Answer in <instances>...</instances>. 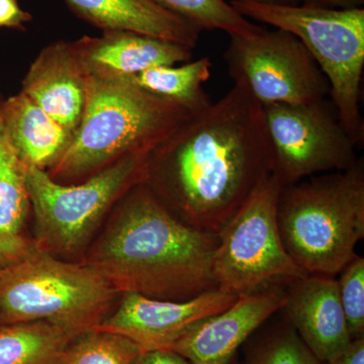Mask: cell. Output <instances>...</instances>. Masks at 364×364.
Masks as SVG:
<instances>
[{
  "label": "cell",
  "instance_id": "cell-1",
  "mask_svg": "<svg viewBox=\"0 0 364 364\" xmlns=\"http://www.w3.org/2000/svg\"><path fill=\"white\" fill-rule=\"evenodd\" d=\"M272 171L263 107L234 85L150 151L143 184L184 224L219 235Z\"/></svg>",
  "mask_w": 364,
  "mask_h": 364
},
{
  "label": "cell",
  "instance_id": "cell-2",
  "mask_svg": "<svg viewBox=\"0 0 364 364\" xmlns=\"http://www.w3.org/2000/svg\"><path fill=\"white\" fill-rule=\"evenodd\" d=\"M218 243L219 235L184 224L141 183L83 264L117 294L186 301L218 289L213 275Z\"/></svg>",
  "mask_w": 364,
  "mask_h": 364
},
{
  "label": "cell",
  "instance_id": "cell-3",
  "mask_svg": "<svg viewBox=\"0 0 364 364\" xmlns=\"http://www.w3.org/2000/svg\"><path fill=\"white\" fill-rule=\"evenodd\" d=\"M280 237L308 274L334 277L358 256L364 237V163L282 186L277 203Z\"/></svg>",
  "mask_w": 364,
  "mask_h": 364
},
{
  "label": "cell",
  "instance_id": "cell-4",
  "mask_svg": "<svg viewBox=\"0 0 364 364\" xmlns=\"http://www.w3.org/2000/svg\"><path fill=\"white\" fill-rule=\"evenodd\" d=\"M191 116L123 77L88 73L80 124L49 176L57 181L97 173L126 155L152 150Z\"/></svg>",
  "mask_w": 364,
  "mask_h": 364
},
{
  "label": "cell",
  "instance_id": "cell-5",
  "mask_svg": "<svg viewBox=\"0 0 364 364\" xmlns=\"http://www.w3.org/2000/svg\"><path fill=\"white\" fill-rule=\"evenodd\" d=\"M244 18L293 33L306 48L330 86L333 107L356 147L364 141L361 82L364 67V9L275 6L232 0Z\"/></svg>",
  "mask_w": 364,
  "mask_h": 364
},
{
  "label": "cell",
  "instance_id": "cell-6",
  "mask_svg": "<svg viewBox=\"0 0 364 364\" xmlns=\"http://www.w3.org/2000/svg\"><path fill=\"white\" fill-rule=\"evenodd\" d=\"M116 294L92 268L36 245L23 259L0 268V325L41 321L77 337L107 317Z\"/></svg>",
  "mask_w": 364,
  "mask_h": 364
},
{
  "label": "cell",
  "instance_id": "cell-7",
  "mask_svg": "<svg viewBox=\"0 0 364 364\" xmlns=\"http://www.w3.org/2000/svg\"><path fill=\"white\" fill-rule=\"evenodd\" d=\"M150 151L131 153L79 186H63L45 170L23 164L36 219L35 243L51 254L72 255L87 243L112 203L143 183Z\"/></svg>",
  "mask_w": 364,
  "mask_h": 364
},
{
  "label": "cell",
  "instance_id": "cell-8",
  "mask_svg": "<svg viewBox=\"0 0 364 364\" xmlns=\"http://www.w3.org/2000/svg\"><path fill=\"white\" fill-rule=\"evenodd\" d=\"M280 186L270 176L219 234L213 258L218 289L240 296L305 277L287 252L277 224Z\"/></svg>",
  "mask_w": 364,
  "mask_h": 364
},
{
  "label": "cell",
  "instance_id": "cell-9",
  "mask_svg": "<svg viewBox=\"0 0 364 364\" xmlns=\"http://www.w3.org/2000/svg\"><path fill=\"white\" fill-rule=\"evenodd\" d=\"M224 57L234 85L262 107L312 104L330 93L327 78L305 45L280 28L231 37Z\"/></svg>",
  "mask_w": 364,
  "mask_h": 364
},
{
  "label": "cell",
  "instance_id": "cell-10",
  "mask_svg": "<svg viewBox=\"0 0 364 364\" xmlns=\"http://www.w3.org/2000/svg\"><path fill=\"white\" fill-rule=\"evenodd\" d=\"M263 111L272 148V174L280 186L344 171L358 161L356 146L325 100L268 105Z\"/></svg>",
  "mask_w": 364,
  "mask_h": 364
},
{
  "label": "cell",
  "instance_id": "cell-11",
  "mask_svg": "<svg viewBox=\"0 0 364 364\" xmlns=\"http://www.w3.org/2000/svg\"><path fill=\"white\" fill-rule=\"evenodd\" d=\"M238 296L220 289L186 301L124 294L116 312L95 329L116 333L135 342L143 352L171 351L177 339L198 321L226 310Z\"/></svg>",
  "mask_w": 364,
  "mask_h": 364
},
{
  "label": "cell",
  "instance_id": "cell-12",
  "mask_svg": "<svg viewBox=\"0 0 364 364\" xmlns=\"http://www.w3.org/2000/svg\"><path fill=\"white\" fill-rule=\"evenodd\" d=\"M286 299V286L238 296L233 305L189 327L171 351L191 364H229L239 347Z\"/></svg>",
  "mask_w": 364,
  "mask_h": 364
},
{
  "label": "cell",
  "instance_id": "cell-13",
  "mask_svg": "<svg viewBox=\"0 0 364 364\" xmlns=\"http://www.w3.org/2000/svg\"><path fill=\"white\" fill-rule=\"evenodd\" d=\"M280 310L314 355L328 363L351 344L334 277L306 274L286 284Z\"/></svg>",
  "mask_w": 364,
  "mask_h": 364
},
{
  "label": "cell",
  "instance_id": "cell-14",
  "mask_svg": "<svg viewBox=\"0 0 364 364\" xmlns=\"http://www.w3.org/2000/svg\"><path fill=\"white\" fill-rule=\"evenodd\" d=\"M88 72L72 43L45 48L23 82V92L57 123L74 134L87 98Z\"/></svg>",
  "mask_w": 364,
  "mask_h": 364
},
{
  "label": "cell",
  "instance_id": "cell-15",
  "mask_svg": "<svg viewBox=\"0 0 364 364\" xmlns=\"http://www.w3.org/2000/svg\"><path fill=\"white\" fill-rule=\"evenodd\" d=\"M72 46L88 73L111 77L186 63L193 57L186 46L123 31L105 32L100 38L85 37Z\"/></svg>",
  "mask_w": 364,
  "mask_h": 364
},
{
  "label": "cell",
  "instance_id": "cell-16",
  "mask_svg": "<svg viewBox=\"0 0 364 364\" xmlns=\"http://www.w3.org/2000/svg\"><path fill=\"white\" fill-rule=\"evenodd\" d=\"M73 13L104 32H132L193 49L202 30L153 0H65Z\"/></svg>",
  "mask_w": 364,
  "mask_h": 364
},
{
  "label": "cell",
  "instance_id": "cell-17",
  "mask_svg": "<svg viewBox=\"0 0 364 364\" xmlns=\"http://www.w3.org/2000/svg\"><path fill=\"white\" fill-rule=\"evenodd\" d=\"M1 114L9 140L23 164L43 170L54 166L73 138L71 131L23 91L1 102Z\"/></svg>",
  "mask_w": 364,
  "mask_h": 364
},
{
  "label": "cell",
  "instance_id": "cell-18",
  "mask_svg": "<svg viewBox=\"0 0 364 364\" xmlns=\"http://www.w3.org/2000/svg\"><path fill=\"white\" fill-rule=\"evenodd\" d=\"M210 69L212 61L203 57L181 66L152 67L123 78L140 90L196 114L212 105L203 90V85L210 77Z\"/></svg>",
  "mask_w": 364,
  "mask_h": 364
},
{
  "label": "cell",
  "instance_id": "cell-19",
  "mask_svg": "<svg viewBox=\"0 0 364 364\" xmlns=\"http://www.w3.org/2000/svg\"><path fill=\"white\" fill-rule=\"evenodd\" d=\"M76 336L47 322L0 325V364H62Z\"/></svg>",
  "mask_w": 364,
  "mask_h": 364
},
{
  "label": "cell",
  "instance_id": "cell-20",
  "mask_svg": "<svg viewBox=\"0 0 364 364\" xmlns=\"http://www.w3.org/2000/svg\"><path fill=\"white\" fill-rule=\"evenodd\" d=\"M30 208L23 164L7 135L0 102V231L21 235Z\"/></svg>",
  "mask_w": 364,
  "mask_h": 364
},
{
  "label": "cell",
  "instance_id": "cell-21",
  "mask_svg": "<svg viewBox=\"0 0 364 364\" xmlns=\"http://www.w3.org/2000/svg\"><path fill=\"white\" fill-rule=\"evenodd\" d=\"M200 30H220L230 37H250L264 28L241 16L225 0H153Z\"/></svg>",
  "mask_w": 364,
  "mask_h": 364
},
{
  "label": "cell",
  "instance_id": "cell-22",
  "mask_svg": "<svg viewBox=\"0 0 364 364\" xmlns=\"http://www.w3.org/2000/svg\"><path fill=\"white\" fill-rule=\"evenodd\" d=\"M142 353L132 340L95 329L72 340L62 364H134Z\"/></svg>",
  "mask_w": 364,
  "mask_h": 364
},
{
  "label": "cell",
  "instance_id": "cell-23",
  "mask_svg": "<svg viewBox=\"0 0 364 364\" xmlns=\"http://www.w3.org/2000/svg\"><path fill=\"white\" fill-rule=\"evenodd\" d=\"M289 322L254 349L246 364H322Z\"/></svg>",
  "mask_w": 364,
  "mask_h": 364
},
{
  "label": "cell",
  "instance_id": "cell-24",
  "mask_svg": "<svg viewBox=\"0 0 364 364\" xmlns=\"http://www.w3.org/2000/svg\"><path fill=\"white\" fill-rule=\"evenodd\" d=\"M340 301L352 340L364 335V258L358 255L342 269Z\"/></svg>",
  "mask_w": 364,
  "mask_h": 364
},
{
  "label": "cell",
  "instance_id": "cell-25",
  "mask_svg": "<svg viewBox=\"0 0 364 364\" xmlns=\"http://www.w3.org/2000/svg\"><path fill=\"white\" fill-rule=\"evenodd\" d=\"M35 246V241L28 240L23 235H11L0 231V268L23 259Z\"/></svg>",
  "mask_w": 364,
  "mask_h": 364
},
{
  "label": "cell",
  "instance_id": "cell-26",
  "mask_svg": "<svg viewBox=\"0 0 364 364\" xmlns=\"http://www.w3.org/2000/svg\"><path fill=\"white\" fill-rule=\"evenodd\" d=\"M32 21V16L23 11L18 0H0V28L25 31V23Z\"/></svg>",
  "mask_w": 364,
  "mask_h": 364
},
{
  "label": "cell",
  "instance_id": "cell-27",
  "mask_svg": "<svg viewBox=\"0 0 364 364\" xmlns=\"http://www.w3.org/2000/svg\"><path fill=\"white\" fill-rule=\"evenodd\" d=\"M134 364H191L173 351L143 352Z\"/></svg>",
  "mask_w": 364,
  "mask_h": 364
},
{
  "label": "cell",
  "instance_id": "cell-28",
  "mask_svg": "<svg viewBox=\"0 0 364 364\" xmlns=\"http://www.w3.org/2000/svg\"><path fill=\"white\" fill-rule=\"evenodd\" d=\"M326 364H364V337L352 340L341 354Z\"/></svg>",
  "mask_w": 364,
  "mask_h": 364
},
{
  "label": "cell",
  "instance_id": "cell-29",
  "mask_svg": "<svg viewBox=\"0 0 364 364\" xmlns=\"http://www.w3.org/2000/svg\"><path fill=\"white\" fill-rule=\"evenodd\" d=\"M306 4H316V6H355V4H363V0H301Z\"/></svg>",
  "mask_w": 364,
  "mask_h": 364
},
{
  "label": "cell",
  "instance_id": "cell-30",
  "mask_svg": "<svg viewBox=\"0 0 364 364\" xmlns=\"http://www.w3.org/2000/svg\"><path fill=\"white\" fill-rule=\"evenodd\" d=\"M240 1H252L257 4H275V6H296L301 0H240Z\"/></svg>",
  "mask_w": 364,
  "mask_h": 364
}]
</instances>
